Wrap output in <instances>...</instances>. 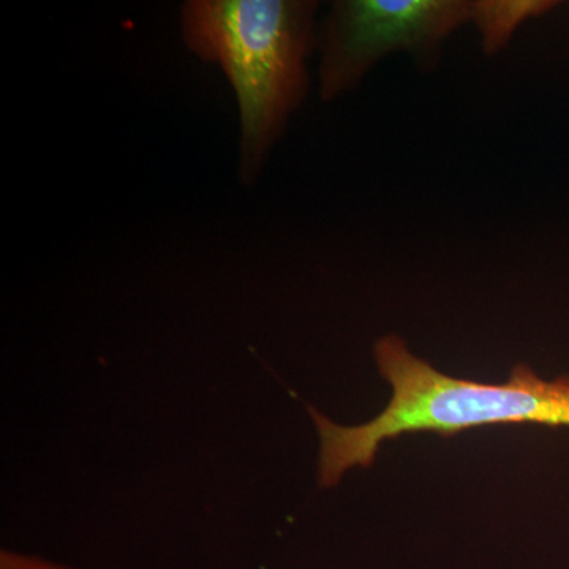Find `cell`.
<instances>
[{
	"label": "cell",
	"mask_w": 569,
	"mask_h": 569,
	"mask_svg": "<svg viewBox=\"0 0 569 569\" xmlns=\"http://www.w3.org/2000/svg\"><path fill=\"white\" fill-rule=\"evenodd\" d=\"M378 370L392 387L388 407L362 426L343 427L309 408L321 437V486L347 470L372 466L381 443L408 432L452 436L482 426L569 427V376L548 381L529 366L512 369L508 383L460 380L417 358L400 337L376 346Z\"/></svg>",
	"instance_id": "obj_1"
},
{
	"label": "cell",
	"mask_w": 569,
	"mask_h": 569,
	"mask_svg": "<svg viewBox=\"0 0 569 569\" xmlns=\"http://www.w3.org/2000/svg\"><path fill=\"white\" fill-rule=\"evenodd\" d=\"M318 2L310 0H187V48L222 67L241 112L244 186L257 181L269 152L309 92L306 61L317 47Z\"/></svg>",
	"instance_id": "obj_2"
},
{
	"label": "cell",
	"mask_w": 569,
	"mask_h": 569,
	"mask_svg": "<svg viewBox=\"0 0 569 569\" xmlns=\"http://www.w3.org/2000/svg\"><path fill=\"white\" fill-rule=\"evenodd\" d=\"M473 20L462 0H340L320 31L317 47L320 97L335 100L355 89L381 58L403 51L422 71L437 69L441 43Z\"/></svg>",
	"instance_id": "obj_3"
},
{
	"label": "cell",
	"mask_w": 569,
	"mask_h": 569,
	"mask_svg": "<svg viewBox=\"0 0 569 569\" xmlns=\"http://www.w3.org/2000/svg\"><path fill=\"white\" fill-rule=\"evenodd\" d=\"M550 0H478L473 2V21L481 32L482 50L496 54L507 47L512 33L530 18L553 9Z\"/></svg>",
	"instance_id": "obj_4"
}]
</instances>
